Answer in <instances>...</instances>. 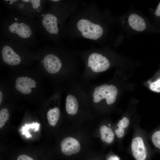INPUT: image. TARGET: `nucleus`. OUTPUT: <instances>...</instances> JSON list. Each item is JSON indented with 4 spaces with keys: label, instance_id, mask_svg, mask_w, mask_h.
<instances>
[{
    "label": "nucleus",
    "instance_id": "f257e3e1",
    "mask_svg": "<svg viewBox=\"0 0 160 160\" xmlns=\"http://www.w3.org/2000/svg\"><path fill=\"white\" fill-rule=\"evenodd\" d=\"M38 29L37 24L31 18L12 15L3 21L1 34L5 39L16 40L28 45L33 42Z\"/></svg>",
    "mask_w": 160,
    "mask_h": 160
},
{
    "label": "nucleus",
    "instance_id": "f03ea898",
    "mask_svg": "<svg viewBox=\"0 0 160 160\" xmlns=\"http://www.w3.org/2000/svg\"><path fill=\"white\" fill-rule=\"evenodd\" d=\"M1 47L2 57L4 63L11 65H17L20 63L21 58L15 50L14 40L3 41Z\"/></svg>",
    "mask_w": 160,
    "mask_h": 160
},
{
    "label": "nucleus",
    "instance_id": "7ed1b4c3",
    "mask_svg": "<svg viewBox=\"0 0 160 160\" xmlns=\"http://www.w3.org/2000/svg\"><path fill=\"white\" fill-rule=\"evenodd\" d=\"M41 62L46 71L51 74L57 72L62 66V62L59 58L52 54L46 55Z\"/></svg>",
    "mask_w": 160,
    "mask_h": 160
},
{
    "label": "nucleus",
    "instance_id": "20e7f679",
    "mask_svg": "<svg viewBox=\"0 0 160 160\" xmlns=\"http://www.w3.org/2000/svg\"><path fill=\"white\" fill-rule=\"evenodd\" d=\"M60 146L62 153L68 156L78 153L80 149L79 142L75 139L71 137L64 138L61 143Z\"/></svg>",
    "mask_w": 160,
    "mask_h": 160
},
{
    "label": "nucleus",
    "instance_id": "39448f33",
    "mask_svg": "<svg viewBox=\"0 0 160 160\" xmlns=\"http://www.w3.org/2000/svg\"><path fill=\"white\" fill-rule=\"evenodd\" d=\"M131 149L133 155L136 160H145L146 149L141 137H136L132 140Z\"/></svg>",
    "mask_w": 160,
    "mask_h": 160
},
{
    "label": "nucleus",
    "instance_id": "423d86ee",
    "mask_svg": "<svg viewBox=\"0 0 160 160\" xmlns=\"http://www.w3.org/2000/svg\"><path fill=\"white\" fill-rule=\"evenodd\" d=\"M128 22L129 25L136 31H142L146 27L144 19L136 14L133 13L130 15L128 17Z\"/></svg>",
    "mask_w": 160,
    "mask_h": 160
},
{
    "label": "nucleus",
    "instance_id": "0eeeda50",
    "mask_svg": "<svg viewBox=\"0 0 160 160\" xmlns=\"http://www.w3.org/2000/svg\"><path fill=\"white\" fill-rule=\"evenodd\" d=\"M66 109L68 114H75L78 109V104L76 97L73 95H68L66 97Z\"/></svg>",
    "mask_w": 160,
    "mask_h": 160
},
{
    "label": "nucleus",
    "instance_id": "6e6552de",
    "mask_svg": "<svg viewBox=\"0 0 160 160\" xmlns=\"http://www.w3.org/2000/svg\"><path fill=\"white\" fill-rule=\"evenodd\" d=\"M101 138L103 142L107 143H112L114 139V134L112 129L105 125L102 126L100 129Z\"/></svg>",
    "mask_w": 160,
    "mask_h": 160
},
{
    "label": "nucleus",
    "instance_id": "1a4fd4ad",
    "mask_svg": "<svg viewBox=\"0 0 160 160\" xmlns=\"http://www.w3.org/2000/svg\"><path fill=\"white\" fill-rule=\"evenodd\" d=\"M60 115V112L57 107L50 109L47 113V117L49 124L55 126L58 121Z\"/></svg>",
    "mask_w": 160,
    "mask_h": 160
},
{
    "label": "nucleus",
    "instance_id": "9d476101",
    "mask_svg": "<svg viewBox=\"0 0 160 160\" xmlns=\"http://www.w3.org/2000/svg\"><path fill=\"white\" fill-rule=\"evenodd\" d=\"M129 124V120L126 117H123L119 121L117 124L118 128L115 130V132L117 137L120 138L124 136L125 129L128 127Z\"/></svg>",
    "mask_w": 160,
    "mask_h": 160
},
{
    "label": "nucleus",
    "instance_id": "9b49d317",
    "mask_svg": "<svg viewBox=\"0 0 160 160\" xmlns=\"http://www.w3.org/2000/svg\"><path fill=\"white\" fill-rule=\"evenodd\" d=\"M30 128L34 129L35 131L38 130L39 128V124L37 123H33L32 124H25L22 128V134L25 135L28 138L31 137V135L28 131Z\"/></svg>",
    "mask_w": 160,
    "mask_h": 160
},
{
    "label": "nucleus",
    "instance_id": "f8f14e48",
    "mask_svg": "<svg viewBox=\"0 0 160 160\" xmlns=\"http://www.w3.org/2000/svg\"><path fill=\"white\" fill-rule=\"evenodd\" d=\"M9 114L8 110L5 108L2 109L0 111V128H1L9 120Z\"/></svg>",
    "mask_w": 160,
    "mask_h": 160
},
{
    "label": "nucleus",
    "instance_id": "ddd939ff",
    "mask_svg": "<svg viewBox=\"0 0 160 160\" xmlns=\"http://www.w3.org/2000/svg\"><path fill=\"white\" fill-rule=\"evenodd\" d=\"M151 140L153 145L160 149V130H158L153 133Z\"/></svg>",
    "mask_w": 160,
    "mask_h": 160
},
{
    "label": "nucleus",
    "instance_id": "4468645a",
    "mask_svg": "<svg viewBox=\"0 0 160 160\" xmlns=\"http://www.w3.org/2000/svg\"><path fill=\"white\" fill-rule=\"evenodd\" d=\"M150 88L152 91L160 92V78L151 83L150 85Z\"/></svg>",
    "mask_w": 160,
    "mask_h": 160
},
{
    "label": "nucleus",
    "instance_id": "2eb2a0df",
    "mask_svg": "<svg viewBox=\"0 0 160 160\" xmlns=\"http://www.w3.org/2000/svg\"><path fill=\"white\" fill-rule=\"evenodd\" d=\"M17 160H34L30 157L25 155H21L19 156L17 158Z\"/></svg>",
    "mask_w": 160,
    "mask_h": 160
},
{
    "label": "nucleus",
    "instance_id": "dca6fc26",
    "mask_svg": "<svg viewBox=\"0 0 160 160\" xmlns=\"http://www.w3.org/2000/svg\"><path fill=\"white\" fill-rule=\"evenodd\" d=\"M155 14L157 16H160V2L156 7L155 12Z\"/></svg>",
    "mask_w": 160,
    "mask_h": 160
},
{
    "label": "nucleus",
    "instance_id": "f3484780",
    "mask_svg": "<svg viewBox=\"0 0 160 160\" xmlns=\"http://www.w3.org/2000/svg\"><path fill=\"white\" fill-rule=\"evenodd\" d=\"M107 160H120L119 158L116 156H111L109 157Z\"/></svg>",
    "mask_w": 160,
    "mask_h": 160
},
{
    "label": "nucleus",
    "instance_id": "a211bd4d",
    "mask_svg": "<svg viewBox=\"0 0 160 160\" xmlns=\"http://www.w3.org/2000/svg\"><path fill=\"white\" fill-rule=\"evenodd\" d=\"M3 99V94L2 92L0 91V104H1Z\"/></svg>",
    "mask_w": 160,
    "mask_h": 160
},
{
    "label": "nucleus",
    "instance_id": "6ab92c4d",
    "mask_svg": "<svg viewBox=\"0 0 160 160\" xmlns=\"http://www.w3.org/2000/svg\"><path fill=\"white\" fill-rule=\"evenodd\" d=\"M93 96L94 98H96L97 97V92L94 91L93 93Z\"/></svg>",
    "mask_w": 160,
    "mask_h": 160
},
{
    "label": "nucleus",
    "instance_id": "aec40b11",
    "mask_svg": "<svg viewBox=\"0 0 160 160\" xmlns=\"http://www.w3.org/2000/svg\"><path fill=\"white\" fill-rule=\"evenodd\" d=\"M29 87L30 88H35L36 87V85L34 84H31Z\"/></svg>",
    "mask_w": 160,
    "mask_h": 160
},
{
    "label": "nucleus",
    "instance_id": "412c9836",
    "mask_svg": "<svg viewBox=\"0 0 160 160\" xmlns=\"http://www.w3.org/2000/svg\"><path fill=\"white\" fill-rule=\"evenodd\" d=\"M51 1H55V2H57V1H60V0H51Z\"/></svg>",
    "mask_w": 160,
    "mask_h": 160
}]
</instances>
